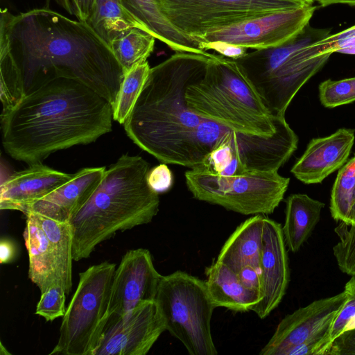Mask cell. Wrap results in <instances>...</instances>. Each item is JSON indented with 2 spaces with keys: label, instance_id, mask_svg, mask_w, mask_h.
<instances>
[{
  "label": "cell",
  "instance_id": "6da1fadb",
  "mask_svg": "<svg viewBox=\"0 0 355 355\" xmlns=\"http://www.w3.org/2000/svg\"><path fill=\"white\" fill-rule=\"evenodd\" d=\"M0 32L18 66L24 95L58 78L79 80L114 107L124 71L110 46L87 22L49 8L15 15L1 10Z\"/></svg>",
  "mask_w": 355,
  "mask_h": 355
},
{
  "label": "cell",
  "instance_id": "7a4b0ae2",
  "mask_svg": "<svg viewBox=\"0 0 355 355\" xmlns=\"http://www.w3.org/2000/svg\"><path fill=\"white\" fill-rule=\"evenodd\" d=\"M112 120L107 100L79 80L58 78L25 94L1 116L2 145L12 158L31 164L95 141L112 130Z\"/></svg>",
  "mask_w": 355,
  "mask_h": 355
},
{
  "label": "cell",
  "instance_id": "3957f363",
  "mask_svg": "<svg viewBox=\"0 0 355 355\" xmlns=\"http://www.w3.org/2000/svg\"><path fill=\"white\" fill-rule=\"evenodd\" d=\"M213 53L175 52L150 68L123 123L127 136L162 163L201 166L196 130L203 119L188 107L186 93L205 75Z\"/></svg>",
  "mask_w": 355,
  "mask_h": 355
},
{
  "label": "cell",
  "instance_id": "277c9868",
  "mask_svg": "<svg viewBox=\"0 0 355 355\" xmlns=\"http://www.w3.org/2000/svg\"><path fill=\"white\" fill-rule=\"evenodd\" d=\"M150 169L143 157L128 154L105 169L92 196L67 221L73 261L88 258L118 231L152 221L159 211V198L148 184Z\"/></svg>",
  "mask_w": 355,
  "mask_h": 355
},
{
  "label": "cell",
  "instance_id": "5b68a950",
  "mask_svg": "<svg viewBox=\"0 0 355 355\" xmlns=\"http://www.w3.org/2000/svg\"><path fill=\"white\" fill-rule=\"evenodd\" d=\"M330 28L308 24L286 43L253 50L234 60L263 105L274 117H285L292 100L333 53L323 40Z\"/></svg>",
  "mask_w": 355,
  "mask_h": 355
},
{
  "label": "cell",
  "instance_id": "8992f818",
  "mask_svg": "<svg viewBox=\"0 0 355 355\" xmlns=\"http://www.w3.org/2000/svg\"><path fill=\"white\" fill-rule=\"evenodd\" d=\"M189 108L200 117L234 130L269 136L276 130L272 116L234 60L214 54L202 78L187 89Z\"/></svg>",
  "mask_w": 355,
  "mask_h": 355
},
{
  "label": "cell",
  "instance_id": "52a82bcc",
  "mask_svg": "<svg viewBox=\"0 0 355 355\" xmlns=\"http://www.w3.org/2000/svg\"><path fill=\"white\" fill-rule=\"evenodd\" d=\"M195 138L202 161L199 168L222 175L278 171L298 144L285 117H277L276 130L269 136L238 132L203 119Z\"/></svg>",
  "mask_w": 355,
  "mask_h": 355
},
{
  "label": "cell",
  "instance_id": "ba28073f",
  "mask_svg": "<svg viewBox=\"0 0 355 355\" xmlns=\"http://www.w3.org/2000/svg\"><path fill=\"white\" fill-rule=\"evenodd\" d=\"M166 331L191 355H216L211 319L216 308L205 281L183 271L162 276L155 297Z\"/></svg>",
  "mask_w": 355,
  "mask_h": 355
},
{
  "label": "cell",
  "instance_id": "9c48e42d",
  "mask_svg": "<svg viewBox=\"0 0 355 355\" xmlns=\"http://www.w3.org/2000/svg\"><path fill=\"white\" fill-rule=\"evenodd\" d=\"M115 270V263L103 261L79 274L51 355H94L108 320Z\"/></svg>",
  "mask_w": 355,
  "mask_h": 355
},
{
  "label": "cell",
  "instance_id": "30bf717a",
  "mask_svg": "<svg viewBox=\"0 0 355 355\" xmlns=\"http://www.w3.org/2000/svg\"><path fill=\"white\" fill-rule=\"evenodd\" d=\"M184 177L194 198L243 215L273 213L290 182L278 171L222 175L197 168L187 171Z\"/></svg>",
  "mask_w": 355,
  "mask_h": 355
},
{
  "label": "cell",
  "instance_id": "8fae6325",
  "mask_svg": "<svg viewBox=\"0 0 355 355\" xmlns=\"http://www.w3.org/2000/svg\"><path fill=\"white\" fill-rule=\"evenodd\" d=\"M170 21L194 37L211 28L309 6L300 0H158Z\"/></svg>",
  "mask_w": 355,
  "mask_h": 355
},
{
  "label": "cell",
  "instance_id": "7c38bea8",
  "mask_svg": "<svg viewBox=\"0 0 355 355\" xmlns=\"http://www.w3.org/2000/svg\"><path fill=\"white\" fill-rule=\"evenodd\" d=\"M316 8L311 5L269 13L209 29L197 39L200 42L221 41L252 50L276 47L291 40L309 24Z\"/></svg>",
  "mask_w": 355,
  "mask_h": 355
},
{
  "label": "cell",
  "instance_id": "4fadbf2b",
  "mask_svg": "<svg viewBox=\"0 0 355 355\" xmlns=\"http://www.w3.org/2000/svg\"><path fill=\"white\" fill-rule=\"evenodd\" d=\"M155 300L108 318L94 355H146L166 331Z\"/></svg>",
  "mask_w": 355,
  "mask_h": 355
},
{
  "label": "cell",
  "instance_id": "5bb4252c",
  "mask_svg": "<svg viewBox=\"0 0 355 355\" xmlns=\"http://www.w3.org/2000/svg\"><path fill=\"white\" fill-rule=\"evenodd\" d=\"M347 298L346 293L314 300L286 315L261 349L260 355H281L286 349L304 343L320 340L324 345L331 327Z\"/></svg>",
  "mask_w": 355,
  "mask_h": 355
},
{
  "label": "cell",
  "instance_id": "9a60e30c",
  "mask_svg": "<svg viewBox=\"0 0 355 355\" xmlns=\"http://www.w3.org/2000/svg\"><path fill=\"white\" fill-rule=\"evenodd\" d=\"M162 277L154 266L148 250L137 248L127 251L114 274L108 318L155 300Z\"/></svg>",
  "mask_w": 355,
  "mask_h": 355
},
{
  "label": "cell",
  "instance_id": "2e32d148",
  "mask_svg": "<svg viewBox=\"0 0 355 355\" xmlns=\"http://www.w3.org/2000/svg\"><path fill=\"white\" fill-rule=\"evenodd\" d=\"M286 247L282 225L265 217L260 261L262 299L251 310L261 319L268 316L286 294L290 280Z\"/></svg>",
  "mask_w": 355,
  "mask_h": 355
},
{
  "label": "cell",
  "instance_id": "e0dca14e",
  "mask_svg": "<svg viewBox=\"0 0 355 355\" xmlns=\"http://www.w3.org/2000/svg\"><path fill=\"white\" fill-rule=\"evenodd\" d=\"M355 140V131L340 128L333 134L310 141L291 172L306 184L321 183L347 161Z\"/></svg>",
  "mask_w": 355,
  "mask_h": 355
},
{
  "label": "cell",
  "instance_id": "ac0fdd59",
  "mask_svg": "<svg viewBox=\"0 0 355 355\" xmlns=\"http://www.w3.org/2000/svg\"><path fill=\"white\" fill-rule=\"evenodd\" d=\"M75 175L42 164L33 163L10 175L0 187V209L26 211L38 200L51 193Z\"/></svg>",
  "mask_w": 355,
  "mask_h": 355
},
{
  "label": "cell",
  "instance_id": "d6986e66",
  "mask_svg": "<svg viewBox=\"0 0 355 355\" xmlns=\"http://www.w3.org/2000/svg\"><path fill=\"white\" fill-rule=\"evenodd\" d=\"M105 171V167L82 168L71 180L31 205L24 214L34 211L56 220L67 222L92 196Z\"/></svg>",
  "mask_w": 355,
  "mask_h": 355
},
{
  "label": "cell",
  "instance_id": "ffe728a7",
  "mask_svg": "<svg viewBox=\"0 0 355 355\" xmlns=\"http://www.w3.org/2000/svg\"><path fill=\"white\" fill-rule=\"evenodd\" d=\"M125 10L146 31L175 52L204 54L200 41L178 29L162 11L158 0H121Z\"/></svg>",
  "mask_w": 355,
  "mask_h": 355
},
{
  "label": "cell",
  "instance_id": "44dd1931",
  "mask_svg": "<svg viewBox=\"0 0 355 355\" xmlns=\"http://www.w3.org/2000/svg\"><path fill=\"white\" fill-rule=\"evenodd\" d=\"M264 218L254 215L240 224L224 243L216 261L236 273L247 266L260 269Z\"/></svg>",
  "mask_w": 355,
  "mask_h": 355
},
{
  "label": "cell",
  "instance_id": "7402d4cb",
  "mask_svg": "<svg viewBox=\"0 0 355 355\" xmlns=\"http://www.w3.org/2000/svg\"><path fill=\"white\" fill-rule=\"evenodd\" d=\"M206 286L215 307H224L236 312L251 311L262 299L246 288L238 274L225 264L216 261L205 270Z\"/></svg>",
  "mask_w": 355,
  "mask_h": 355
},
{
  "label": "cell",
  "instance_id": "603a6c76",
  "mask_svg": "<svg viewBox=\"0 0 355 355\" xmlns=\"http://www.w3.org/2000/svg\"><path fill=\"white\" fill-rule=\"evenodd\" d=\"M25 216L23 236L28 254L29 279L40 293L54 284L62 286L56 259L48 237L30 213Z\"/></svg>",
  "mask_w": 355,
  "mask_h": 355
},
{
  "label": "cell",
  "instance_id": "cb8c5ba5",
  "mask_svg": "<svg viewBox=\"0 0 355 355\" xmlns=\"http://www.w3.org/2000/svg\"><path fill=\"white\" fill-rule=\"evenodd\" d=\"M324 205V202L304 193L291 194L287 198L282 232L290 251H299L311 236Z\"/></svg>",
  "mask_w": 355,
  "mask_h": 355
},
{
  "label": "cell",
  "instance_id": "d4e9b609",
  "mask_svg": "<svg viewBox=\"0 0 355 355\" xmlns=\"http://www.w3.org/2000/svg\"><path fill=\"white\" fill-rule=\"evenodd\" d=\"M26 213L31 214L48 237L56 259L62 286L69 295L72 288L73 261V237L69 223L56 220L34 211Z\"/></svg>",
  "mask_w": 355,
  "mask_h": 355
},
{
  "label": "cell",
  "instance_id": "484cf974",
  "mask_svg": "<svg viewBox=\"0 0 355 355\" xmlns=\"http://www.w3.org/2000/svg\"><path fill=\"white\" fill-rule=\"evenodd\" d=\"M87 23L109 46L112 40L132 28L146 31L123 6L121 0H94Z\"/></svg>",
  "mask_w": 355,
  "mask_h": 355
},
{
  "label": "cell",
  "instance_id": "4316f807",
  "mask_svg": "<svg viewBox=\"0 0 355 355\" xmlns=\"http://www.w3.org/2000/svg\"><path fill=\"white\" fill-rule=\"evenodd\" d=\"M155 39L141 28H132L112 40L110 46L124 74L137 64L147 61L153 52Z\"/></svg>",
  "mask_w": 355,
  "mask_h": 355
},
{
  "label": "cell",
  "instance_id": "83f0119b",
  "mask_svg": "<svg viewBox=\"0 0 355 355\" xmlns=\"http://www.w3.org/2000/svg\"><path fill=\"white\" fill-rule=\"evenodd\" d=\"M0 98L1 116L16 106L24 96V83L20 70L10 51L5 33H0Z\"/></svg>",
  "mask_w": 355,
  "mask_h": 355
},
{
  "label": "cell",
  "instance_id": "f1b7e54d",
  "mask_svg": "<svg viewBox=\"0 0 355 355\" xmlns=\"http://www.w3.org/2000/svg\"><path fill=\"white\" fill-rule=\"evenodd\" d=\"M354 186L355 155L339 169L331 192V216L346 225L349 224Z\"/></svg>",
  "mask_w": 355,
  "mask_h": 355
},
{
  "label": "cell",
  "instance_id": "f546056e",
  "mask_svg": "<svg viewBox=\"0 0 355 355\" xmlns=\"http://www.w3.org/2000/svg\"><path fill=\"white\" fill-rule=\"evenodd\" d=\"M150 70L148 61L134 67L124 74L116 101L113 119L123 124L130 115Z\"/></svg>",
  "mask_w": 355,
  "mask_h": 355
},
{
  "label": "cell",
  "instance_id": "4dcf8cb0",
  "mask_svg": "<svg viewBox=\"0 0 355 355\" xmlns=\"http://www.w3.org/2000/svg\"><path fill=\"white\" fill-rule=\"evenodd\" d=\"M346 300L335 318L320 355H326L333 341L342 334L355 329V275L345 284Z\"/></svg>",
  "mask_w": 355,
  "mask_h": 355
},
{
  "label": "cell",
  "instance_id": "1f68e13d",
  "mask_svg": "<svg viewBox=\"0 0 355 355\" xmlns=\"http://www.w3.org/2000/svg\"><path fill=\"white\" fill-rule=\"evenodd\" d=\"M321 104L328 108L355 101V77L338 80L327 79L319 85Z\"/></svg>",
  "mask_w": 355,
  "mask_h": 355
},
{
  "label": "cell",
  "instance_id": "d6a6232c",
  "mask_svg": "<svg viewBox=\"0 0 355 355\" xmlns=\"http://www.w3.org/2000/svg\"><path fill=\"white\" fill-rule=\"evenodd\" d=\"M66 291L60 285L49 286L41 293L35 314L44 318L46 322L63 317L66 313Z\"/></svg>",
  "mask_w": 355,
  "mask_h": 355
},
{
  "label": "cell",
  "instance_id": "836d02e7",
  "mask_svg": "<svg viewBox=\"0 0 355 355\" xmlns=\"http://www.w3.org/2000/svg\"><path fill=\"white\" fill-rule=\"evenodd\" d=\"M149 187L158 194L167 192L173 184V175L164 164H160L150 168L147 175Z\"/></svg>",
  "mask_w": 355,
  "mask_h": 355
},
{
  "label": "cell",
  "instance_id": "e575fe53",
  "mask_svg": "<svg viewBox=\"0 0 355 355\" xmlns=\"http://www.w3.org/2000/svg\"><path fill=\"white\" fill-rule=\"evenodd\" d=\"M199 47L202 51L213 50L224 57L236 60L248 53V49L221 41L201 42Z\"/></svg>",
  "mask_w": 355,
  "mask_h": 355
},
{
  "label": "cell",
  "instance_id": "d590c367",
  "mask_svg": "<svg viewBox=\"0 0 355 355\" xmlns=\"http://www.w3.org/2000/svg\"><path fill=\"white\" fill-rule=\"evenodd\" d=\"M355 354V329L346 331L331 343L327 354Z\"/></svg>",
  "mask_w": 355,
  "mask_h": 355
},
{
  "label": "cell",
  "instance_id": "8d00e7d4",
  "mask_svg": "<svg viewBox=\"0 0 355 355\" xmlns=\"http://www.w3.org/2000/svg\"><path fill=\"white\" fill-rule=\"evenodd\" d=\"M237 274L241 282L246 288L259 294L262 297L260 269L247 266L242 268Z\"/></svg>",
  "mask_w": 355,
  "mask_h": 355
},
{
  "label": "cell",
  "instance_id": "74e56055",
  "mask_svg": "<svg viewBox=\"0 0 355 355\" xmlns=\"http://www.w3.org/2000/svg\"><path fill=\"white\" fill-rule=\"evenodd\" d=\"M337 233L339 248L345 254L355 261V225H342Z\"/></svg>",
  "mask_w": 355,
  "mask_h": 355
},
{
  "label": "cell",
  "instance_id": "f35d334b",
  "mask_svg": "<svg viewBox=\"0 0 355 355\" xmlns=\"http://www.w3.org/2000/svg\"><path fill=\"white\" fill-rule=\"evenodd\" d=\"M73 15L78 20L87 22L92 10L94 0H70Z\"/></svg>",
  "mask_w": 355,
  "mask_h": 355
},
{
  "label": "cell",
  "instance_id": "ab89813d",
  "mask_svg": "<svg viewBox=\"0 0 355 355\" xmlns=\"http://www.w3.org/2000/svg\"><path fill=\"white\" fill-rule=\"evenodd\" d=\"M16 257V247L12 241L8 239H2L0 242V262L8 263Z\"/></svg>",
  "mask_w": 355,
  "mask_h": 355
},
{
  "label": "cell",
  "instance_id": "60d3db41",
  "mask_svg": "<svg viewBox=\"0 0 355 355\" xmlns=\"http://www.w3.org/2000/svg\"><path fill=\"white\" fill-rule=\"evenodd\" d=\"M324 42L326 43L328 49L333 53L336 52L338 49L350 48L355 46V36L344 41L338 42L335 43H330L325 39Z\"/></svg>",
  "mask_w": 355,
  "mask_h": 355
},
{
  "label": "cell",
  "instance_id": "b9f144b4",
  "mask_svg": "<svg viewBox=\"0 0 355 355\" xmlns=\"http://www.w3.org/2000/svg\"><path fill=\"white\" fill-rule=\"evenodd\" d=\"M45 8H49L51 2H55L69 15H73V10L70 0H45Z\"/></svg>",
  "mask_w": 355,
  "mask_h": 355
},
{
  "label": "cell",
  "instance_id": "7bdbcfd3",
  "mask_svg": "<svg viewBox=\"0 0 355 355\" xmlns=\"http://www.w3.org/2000/svg\"><path fill=\"white\" fill-rule=\"evenodd\" d=\"M316 1L320 6L325 7L332 4L343 3L351 6H355V0H313Z\"/></svg>",
  "mask_w": 355,
  "mask_h": 355
},
{
  "label": "cell",
  "instance_id": "ee69618b",
  "mask_svg": "<svg viewBox=\"0 0 355 355\" xmlns=\"http://www.w3.org/2000/svg\"><path fill=\"white\" fill-rule=\"evenodd\" d=\"M355 225V186H354V195H353L352 205L350 216H349V225Z\"/></svg>",
  "mask_w": 355,
  "mask_h": 355
},
{
  "label": "cell",
  "instance_id": "f6af8a7d",
  "mask_svg": "<svg viewBox=\"0 0 355 355\" xmlns=\"http://www.w3.org/2000/svg\"><path fill=\"white\" fill-rule=\"evenodd\" d=\"M336 52L341 53H345V54L355 55V46L338 49Z\"/></svg>",
  "mask_w": 355,
  "mask_h": 355
},
{
  "label": "cell",
  "instance_id": "bcb514c9",
  "mask_svg": "<svg viewBox=\"0 0 355 355\" xmlns=\"http://www.w3.org/2000/svg\"><path fill=\"white\" fill-rule=\"evenodd\" d=\"M302 2H304L305 4L311 6L313 5V0H300Z\"/></svg>",
  "mask_w": 355,
  "mask_h": 355
}]
</instances>
